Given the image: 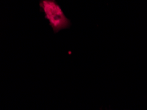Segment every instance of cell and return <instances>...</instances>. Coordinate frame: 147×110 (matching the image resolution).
Returning a JSON list of instances; mask_svg holds the SVG:
<instances>
[{"instance_id": "1", "label": "cell", "mask_w": 147, "mask_h": 110, "mask_svg": "<svg viewBox=\"0 0 147 110\" xmlns=\"http://www.w3.org/2000/svg\"><path fill=\"white\" fill-rule=\"evenodd\" d=\"M40 6L55 32L66 29L70 25V21L55 0H41Z\"/></svg>"}]
</instances>
